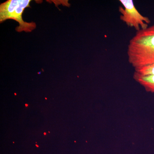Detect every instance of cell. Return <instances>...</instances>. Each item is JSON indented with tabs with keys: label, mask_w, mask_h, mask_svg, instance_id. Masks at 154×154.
I'll return each instance as SVG.
<instances>
[{
	"label": "cell",
	"mask_w": 154,
	"mask_h": 154,
	"mask_svg": "<svg viewBox=\"0 0 154 154\" xmlns=\"http://www.w3.org/2000/svg\"><path fill=\"white\" fill-rule=\"evenodd\" d=\"M128 62L134 69L154 63V24L136 32L127 48Z\"/></svg>",
	"instance_id": "1"
},
{
	"label": "cell",
	"mask_w": 154,
	"mask_h": 154,
	"mask_svg": "<svg viewBox=\"0 0 154 154\" xmlns=\"http://www.w3.org/2000/svg\"><path fill=\"white\" fill-rule=\"evenodd\" d=\"M30 0H8L0 5V22L7 19H14L19 23L16 30L19 32H31L36 28L34 22H25L22 14L26 8L30 7Z\"/></svg>",
	"instance_id": "2"
},
{
	"label": "cell",
	"mask_w": 154,
	"mask_h": 154,
	"mask_svg": "<svg viewBox=\"0 0 154 154\" xmlns=\"http://www.w3.org/2000/svg\"><path fill=\"white\" fill-rule=\"evenodd\" d=\"M119 2L123 6L119 8L120 20L128 27L134 28L137 32L148 28L151 20L138 11L132 0H120Z\"/></svg>",
	"instance_id": "3"
},
{
	"label": "cell",
	"mask_w": 154,
	"mask_h": 154,
	"mask_svg": "<svg viewBox=\"0 0 154 154\" xmlns=\"http://www.w3.org/2000/svg\"><path fill=\"white\" fill-rule=\"evenodd\" d=\"M134 78L143 86L147 91L154 93V75H141L134 72Z\"/></svg>",
	"instance_id": "4"
},
{
	"label": "cell",
	"mask_w": 154,
	"mask_h": 154,
	"mask_svg": "<svg viewBox=\"0 0 154 154\" xmlns=\"http://www.w3.org/2000/svg\"><path fill=\"white\" fill-rule=\"evenodd\" d=\"M135 72L141 75H154V63L149 65L134 69Z\"/></svg>",
	"instance_id": "5"
}]
</instances>
